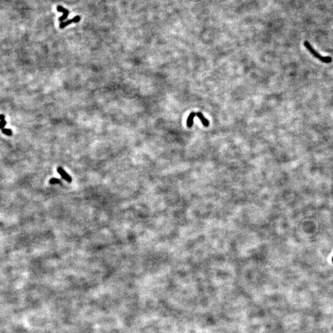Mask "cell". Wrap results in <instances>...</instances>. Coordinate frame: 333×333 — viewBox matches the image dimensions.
Returning <instances> with one entry per match:
<instances>
[{
    "label": "cell",
    "mask_w": 333,
    "mask_h": 333,
    "mask_svg": "<svg viewBox=\"0 0 333 333\" xmlns=\"http://www.w3.org/2000/svg\"><path fill=\"white\" fill-rule=\"evenodd\" d=\"M304 46L309 51V52L312 54V55L316 57L318 59H319V61H321L323 62L324 63H330L332 61V58L331 57H329V56H326V57H323L322 56L321 54H319L317 51H316L311 45L309 43L308 41H305L304 42Z\"/></svg>",
    "instance_id": "obj_1"
},
{
    "label": "cell",
    "mask_w": 333,
    "mask_h": 333,
    "mask_svg": "<svg viewBox=\"0 0 333 333\" xmlns=\"http://www.w3.org/2000/svg\"><path fill=\"white\" fill-rule=\"evenodd\" d=\"M195 117H199V119L201 120L202 124H203L204 126H206V127L209 125V121L207 119H205L204 115L202 114L201 112H191L190 114L189 115L187 119V126L188 127H191L192 126L193 124V119Z\"/></svg>",
    "instance_id": "obj_2"
},
{
    "label": "cell",
    "mask_w": 333,
    "mask_h": 333,
    "mask_svg": "<svg viewBox=\"0 0 333 333\" xmlns=\"http://www.w3.org/2000/svg\"><path fill=\"white\" fill-rule=\"evenodd\" d=\"M57 171L59 173V174L61 176V177L63 179H64L65 180L67 181V182H69V183L72 182V178L70 176V175L64 170V168L61 167H59L57 168Z\"/></svg>",
    "instance_id": "obj_3"
},
{
    "label": "cell",
    "mask_w": 333,
    "mask_h": 333,
    "mask_svg": "<svg viewBox=\"0 0 333 333\" xmlns=\"http://www.w3.org/2000/svg\"><path fill=\"white\" fill-rule=\"evenodd\" d=\"M80 20V16H75L72 19H70L66 21V22H62L59 25L60 28H64L67 25H69L72 23H77Z\"/></svg>",
    "instance_id": "obj_4"
},
{
    "label": "cell",
    "mask_w": 333,
    "mask_h": 333,
    "mask_svg": "<svg viewBox=\"0 0 333 333\" xmlns=\"http://www.w3.org/2000/svg\"><path fill=\"white\" fill-rule=\"evenodd\" d=\"M57 10L58 11L61 12L62 13H63V16H62L61 17H60L59 19V21H61V22H62L63 20L66 19L67 18H68V16L69 14V11L68 10L65 9V8H64V7L61 6H57Z\"/></svg>",
    "instance_id": "obj_5"
},
{
    "label": "cell",
    "mask_w": 333,
    "mask_h": 333,
    "mask_svg": "<svg viewBox=\"0 0 333 333\" xmlns=\"http://www.w3.org/2000/svg\"><path fill=\"white\" fill-rule=\"evenodd\" d=\"M1 132L3 133L6 134L7 136H11L12 134V132L10 129H7V128H3L2 129Z\"/></svg>",
    "instance_id": "obj_6"
},
{
    "label": "cell",
    "mask_w": 333,
    "mask_h": 333,
    "mask_svg": "<svg viewBox=\"0 0 333 333\" xmlns=\"http://www.w3.org/2000/svg\"><path fill=\"white\" fill-rule=\"evenodd\" d=\"M61 183V180L59 179H57V178H52L49 180V183L51 184H57V183Z\"/></svg>",
    "instance_id": "obj_7"
},
{
    "label": "cell",
    "mask_w": 333,
    "mask_h": 333,
    "mask_svg": "<svg viewBox=\"0 0 333 333\" xmlns=\"http://www.w3.org/2000/svg\"><path fill=\"white\" fill-rule=\"evenodd\" d=\"M6 121H5V119H4V120H1V121H0V128H1V129L5 128V126L6 125Z\"/></svg>",
    "instance_id": "obj_8"
},
{
    "label": "cell",
    "mask_w": 333,
    "mask_h": 333,
    "mask_svg": "<svg viewBox=\"0 0 333 333\" xmlns=\"http://www.w3.org/2000/svg\"><path fill=\"white\" fill-rule=\"evenodd\" d=\"M5 116L4 115H2V114L0 115V119L1 120H4L5 119Z\"/></svg>",
    "instance_id": "obj_9"
},
{
    "label": "cell",
    "mask_w": 333,
    "mask_h": 333,
    "mask_svg": "<svg viewBox=\"0 0 333 333\" xmlns=\"http://www.w3.org/2000/svg\"><path fill=\"white\" fill-rule=\"evenodd\" d=\"M332 262H333V257H332Z\"/></svg>",
    "instance_id": "obj_10"
}]
</instances>
